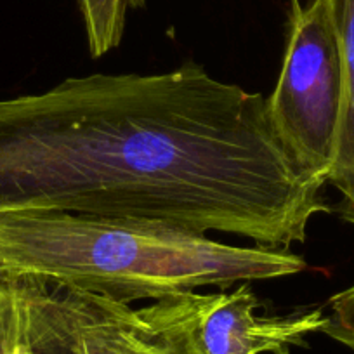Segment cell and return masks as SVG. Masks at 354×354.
<instances>
[{"instance_id":"obj_1","label":"cell","mask_w":354,"mask_h":354,"mask_svg":"<svg viewBox=\"0 0 354 354\" xmlns=\"http://www.w3.org/2000/svg\"><path fill=\"white\" fill-rule=\"evenodd\" d=\"M325 185L280 141L261 93L193 61L0 100V210L162 221L290 248L333 210Z\"/></svg>"},{"instance_id":"obj_2","label":"cell","mask_w":354,"mask_h":354,"mask_svg":"<svg viewBox=\"0 0 354 354\" xmlns=\"http://www.w3.org/2000/svg\"><path fill=\"white\" fill-rule=\"evenodd\" d=\"M0 264L125 304L308 270L290 248L236 247L162 221L46 209L0 210Z\"/></svg>"},{"instance_id":"obj_3","label":"cell","mask_w":354,"mask_h":354,"mask_svg":"<svg viewBox=\"0 0 354 354\" xmlns=\"http://www.w3.org/2000/svg\"><path fill=\"white\" fill-rule=\"evenodd\" d=\"M193 292L145 308L33 277V354H205L195 326Z\"/></svg>"},{"instance_id":"obj_4","label":"cell","mask_w":354,"mask_h":354,"mask_svg":"<svg viewBox=\"0 0 354 354\" xmlns=\"http://www.w3.org/2000/svg\"><path fill=\"white\" fill-rule=\"evenodd\" d=\"M268 100L271 124L302 169L328 181L344 100V64L326 0H292L280 77Z\"/></svg>"},{"instance_id":"obj_5","label":"cell","mask_w":354,"mask_h":354,"mask_svg":"<svg viewBox=\"0 0 354 354\" xmlns=\"http://www.w3.org/2000/svg\"><path fill=\"white\" fill-rule=\"evenodd\" d=\"M196 335L205 354H290L326 325L323 309L259 316L261 301L243 281L231 294L193 292Z\"/></svg>"},{"instance_id":"obj_6","label":"cell","mask_w":354,"mask_h":354,"mask_svg":"<svg viewBox=\"0 0 354 354\" xmlns=\"http://www.w3.org/2000/svg\"><path fill=\"white\" fill-rule=\"evenodd\" d=\"M339 39L344 64V100L340 111L335 160L328 181L340 200V219L354 226V0H326Z\"/></svg>"},{"instance_id":"obj_7","label":"cell","mask_w":354,"mask_h":354,"mask_svg":"<svg viewBox=\"0 0 354 354\" xmlns=\"http://www.w3.org/2000/svg\"><path fill=\"white\" fill-rule=\"evenodd\" d=\"M33 274L0 264V354H33L30 297Z\"/></svg>"},{"instance_id":"obj_8","label":"cell","mask_w":354,"mask_h":354,"mask_svg":"<svg viewBox=\"0 0 354 354\" xmlns=\"http://www.w3.org/2000/svg\"><path fill=\"white\" fill-rule=\"evenodd\" d=\"M78 6L88 50L94 57H101L120 46L129 11L142 9L146 0H78Z\"/></svg>"},{"instance_id":"obj_9","label":"cell","mask_w":354,"mask_h":354,"mask_svg":"<svg viewBox=\"0 0 354 354\" xmlns=\"http://www.w3.org/2000/svg\"><path fill=\"white\" fill-rule=\"evenodd\" d=\"M328 304L330 315L322 333L354 353V285L332 295Z\"/></svg>"}]
</instances>
